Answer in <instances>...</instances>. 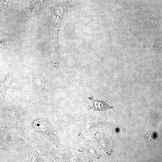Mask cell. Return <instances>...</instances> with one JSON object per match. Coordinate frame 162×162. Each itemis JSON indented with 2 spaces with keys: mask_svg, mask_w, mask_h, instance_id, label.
Returning a JSON list of instances; mask_svg holds the SVG:
<instances>
[{
  "mask_svg": "<svg viewBox=\"0 0 162 162\" xmlns=\"http://www.w3.org/2000/svg\"><path fill=\"white\" fill-rule=\"evenodd\" d=\"M1 92L3 96L0 104L1 118L8 127L17 129L18 122L21 118L24 116L30 118L32 104L23 107L16 106L8 100L6 93Z\"/></svg>",
  "mask_w": 162,
  "mask_h": 162,
  "instance_id": "1",
  "label": "cell"
},
{
  "mask_svg": "<svg viewBox=\"0 0 162 162\" xmlns=\"http://www.w3.org/2000/svg\"><path fill=\"white\" fill-rule=\"evenodd\" d=\"M31 126L37 132L43 135L55 144L59 143L58 137L53 125L47 118H36L32 122Z\"/></svg>",
  "mask_w": 162,
  "mask_h": 162,
  "instance_id": "2",
  "label": "cell"
},
{
  "mask_svg": "<svg viewBox=\"0 0 162 162\" xmlns=\"http://www.w3.org/2000/svg\"><path fill=\"white\" fill-rule=\"evenodd\" d=\"M21 137L16 133L13 128L4 126L0 128V149L7 150L12 146L23 142Z\"/></svg>",
  "mask_w": 162,
  "mask_h": 162,
  "instance_id": "3",
  "label": "cell"
},
{
  "mask_svg": "<svg viewBox=\"0 0 162 162\" xmlns=\"http://www.w3.org/2000/svg\"><path fill=\"white\" fill-rule=\"evenodd\" d=\"M32 92L39 99H46L48 94L47 82L41 75L39 74L33 78L32 83Z\"/></svg>",
  "mask_w": 162,
  "mask_h": 162,
  "instance_id": "4",
  "label": "cell"
},
{
  "mask_svg": "<svg viewBox=\"0 0 162 162\" xmlns=\"http://www.w3.org/2000/svg\"><path fill=\"white\" fill-rule=\"evenodd\" d=\"M27 152L28 158L24 160L25 162H44L43 157L45 155V153L41 154L32 147L28 143L23 140Z\"/></svg>",
  "mask_w": 162,
  "mask_h": 162,
  "instance_id": "5",
  "label": "cell"
},
{
  "mask_svg": "<svg viewBox=\"0 0 162 162\" xmlns=\"http://www.w3.org/2000/svg\"><path fill=\"white\" fill-rule=\"evenodd\" d=\"M14 67L10 64L7 70L5 78L1 84V92L6 93V91L10 87L14 77Z\"/></svg>",
  "mask_w": 162,
  "mask_h": 162,
  "instance_id": "6",
  "label": "cell"
},
{
  "mask_svg": "<svg viewBox=\"0 0 162 162\" xmlns=\"http://www.w3.org/2000/svg\"><path fill=\"white\" fill-rule=\"evenodd\" d=\"M88 98L92 103V105L90 106V108L94 111H104L108 110H111L115 111L113 108V106H110L106 101L103 100H99L98 99L94 100L90 98Z\"/></svg>",
  "mask_w": 162,
  "mask_h": 162,
  "instance_id": "7",
  "label": "cell"
}]
</instances>
